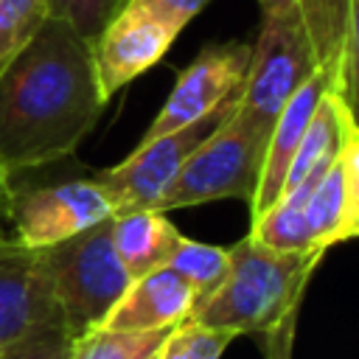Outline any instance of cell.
<instances>
[{"instance_id": "1", "label": "cell", "mask_w": 359, "mask_h": 359, "mask_svg": "<svg viewBox=\"0 0 359 359\" xmlns=\"http://www.w3.org/2000/svg\"><path fill=\"white\" fill-rule=\"evenodd\" d=\"M90 42L48 17L0 67V163L31 165L76 154L104 109Z\"/></svg>"}, {"instance_id": "2", "label": "cell", "mask_w": 359, "mask_h": 359, "mask_svg": "<svg viewBox=\"0 0 359 359\" xmlns=\"http://www.w3.org/2000/svg\"><path fill=\"white\" fill-rule=\"evenodd\" d=\"M230 266L224 280L191 309L199 323L230 337L266 334L283 317L300 311L303 292L323 252H278L252 236L227 247Z\"/></svg>"}, {"instance_id": "3", "label": "cell", "mask_w": 359, "mask_h": 359, "mask_svg": "<svg viewBox=\"0 0 359 359\" xmlns=\"http://www.w3.org/2000/svg\"><path fill=\"white\" fill-rule=\"evenodd\" d=\"M6 196L11 236L25 250L59 244L115 213L98 168L76 154L6 168Z\"/></svg>"}, {"instance_id": "4", "label": "cell", "mask_w": 359, "mask_h": 359, "mask_svg": "<svg viewBox=\"0 0 359 359\" xmlns=\"http://www.w3.org/2000/svg\"><path fill=\"white\" fill-rule=\"evenodd\" d=\"M36 252L59 320L73 339L98 328L132 283L115 255L109 219Z\"/></svg>"}, {"instance_id": "5", "label": "cell", "mask_w": 359, "mask_h": 359, "mask_svg": "<svg viewBox=\"0 0 359 359\" xmlns=\"http://www.w3.org/2000/svg\"><path fill=\"white\" fill-rule=\"evenodd\" d=\"M269 132L250 123L238 104L182 163L177 177L160 196L157 210L208 205L219 199L252 202L264 165Z\"/></svg>"}, {"instance_id": "6", "label": "cell", "mask_w": 359, "mask_h": 359, "mask_svg": "<svg viewBox=\"0 0 359 359\" xmlns=\"http://www.w3.org/2000/svg\"><path fill=\"white\" fill-rule=\"evenodd\" d=\"M317 56L306 31L289 20L261 14L255 45H250V65L238 93V112L269 132L283 104L314 73Z\"/></svg>"}, {"instance_id": "7", "label": "cell", "mask_w": 359, "mask_h": 359, "mask_svg": "<svg viewBox=\"0 0 359 359\" xmlns=\"http://www.w3.org/2000/svg\"><path fill=\"white\" fill-rule=\"evenodd\" d=\"M236 104H238V95L230 98L227 104H222L219 109L208 112L205 118L177 129V132L160 135L149 143H137L132 149V154L126 160H121L118 165L98 168V180H101V185H104V191L112 202V210L115 213L157 210L163 191L177 177V171L182 168L188 154L213 129H219V123L236 109Z\"/></svg>"}, {"instance_id": "8", "label": "cell", "mask_w": 359, "mask_h": 359, "mask_svg": "<svg viewBox=\"0 0 359 359\" xmlns=\"http://www.w3.org/2000/svg\"><path fill=\"white\" fill-rule=\"evenodd\" d=\"M247 65H250L247 42L210 45V48L199 50L177 73V81H174L165 104L160 107V112L154 115V121L149 123V129L143 132V137L137 143H149L160 135L177 132L182 126L205 118L208 112L219 109L230 98H236L241 93Z\"/></svg>"}, {"instance_id": "9", "label": "cell", "mask_w": 359, "mask_h": 359, "mask_svg": "<svg viewBox=\"0 0 359 359\" xmlns=\"http://www.w3.org/2000/svg\"><path fill=\"white\" fill-rule=\"evenodd\" d=\"M261 14L300 25L328 87L353 104L356 87V0H258Z\"/></svg>"}, {"instance_id": "10", "label": "cell", "mask_w": 359, "mask_h": 359, "mask_svg": "<svg viewBox=\"0 0 359 359\" xmlns=\"http://www.w3.org/2000/svg\"><path fill=\"white\" fill-rule=\"evenodd\" d=\"M177 36L180 28L168 25L165 20L140 8L121 6L118 14L90 42L95 79L104 101H109L112 93L123 90L149 67H154L168 53Z\"/></svg>"}, {"instance_id": "11", "label": "cell", "mask_w": 359, "mask_h": 359, "mask_svg": "<svg viewBox=\"0 0 359 359\" xmlns=\"http://www.w3.org/2000/svg\"><path fill=\"white\" fill-rule=\"evenodd\" d=\"M45 325H62V320L39 266V252L17 241L0 244V348Z\"/></svg>"}, {"instance_id": "12", "label": "cell", "mask_w": 359, "mask_h": 359, "mask_svg": "<svg viewBox=\"0 0 359 359\" xmlns=\"http://www.w3.org/2000/svg\"><path fill=\"white\" fill-rule=\"evenodd\" d=\"M356 140H359V129H356V118H353V104H348L339 93L325 90L320 95L314 115L303 132V140L289 163L278 202L303 205V199L309 196L314 182Z\"/></svg>"}, {"instance_id": "13", "label": "cell", "mask_w": 359, "mask_h": 359, "mask_svg": "<svg viewBox=\"0 0 359 359\" xmlns=\"http://www.w3.org/2000/svg\"><path fill=\"white\" fill-rule=\"evenodd\" d=\"M300 210L314 252L325 255L328 247L359 233V140L328 165Z\"/></svg>"}, {"instance_id": "14", "label": "cell", "mask_w": 359, "mask_h": 359, "mask_svg": "<svg viewBox=\"0 0 359 359\" xmlns=\"http://www.w3.org/2000/svg\"><path fill=\"white\" fill-rule=\"evenodd\" d=\"M194 303V289L171 266H157L126 286L101 325L115 331H163L185 323Z\"/></svg>"}, {"instance_id": "15", "label": "cell", "mask_w": 359, "mask_h": 359, "mask_svg": "<svg viewBox=\"0 0 359 359\" xmlns=\"http://www.w3.org/2000/svg\"><path fill=\"white\" fill-rule=\"evenodd\" d=\"M331 90L328 87V76L323 70H314L297 90L294 95L283 104L280 115L275 118L272 129H269V140H266V151H264V165H261V177H258V191L250 202L252 219L261 216L266 208H272L280 199L283 191V180L289 171V163L303 140V132L314 115V107L320 101V95Z\"/></svg>"}, {"instance_id": "16", "label": "cell", "mask_w": 359, "mask_h": 359, "mask_svg": "<svg viewBox=\"0 0 359 359\" xmlns=\"http://www.w3.org/2000/svg\"><path fill=\"white\" fill-rule=\"evenodd\" d=\"M109 236L115 255L132 280L157 266H165L182 238V233L165 219L163 210L115 213L109 219Z\"/></svg>"}, {"instance_id": "17", "label": "cell", "mask_w": 359, "mask_h": 359, "mask_svg": "<svg viewBox=\"0 0 359 359\" xmlns=\"http://www.w3.org/2000/svg\"><path fill=\"white\" fill-rule=\"evenodd\" d=\"M165 266H171L194 289V297L199 303L224 280L227 266H230V252L227 247H216V244H205V241H194L182 236Z\"/></svg>"}, {"instance_id": "18", "label": "cell", "mask_w": 359, "mask_h": 359, "mask_svg": "<svg viewBox=\"0 0 359 359\" xmlns=\"http://www.w3.org/2000/svg\"><path fill=\"white\" fill-rule=\"evenodd\" d=\"M171 328L163 331H115V328H93L73 342L70 359H140L163 345Z\"/></svg>"}, {"instance_id": "19", "label": "cell", "mask_w": 359, "mask_h": 359, "mask_svg": "<svg viewBox=\"0 0 359 359\" xmlns=\"http://www.w3.org/2000/svg\"><path fill=\"white\" fill-rule=\"evenodd\" d=\"M45 20V0H0V67L28 45Z\"/></svg>"}, {"instance_id": "20", "label": "cell", "mask_w": 359, "mask_h": 359, "mask_svg": "<svg viewBox=\"0 0 359 359\" xmlns=\"http://www.w3.org/2000/svg\"><path fill=\"white\" fill-rule=\"evenodd\" d=\"M233 339L236 337L224 331H213L185 320L168 331V337L157 351V359H222V353Z\"/></svg>"}, {"instance_id": "21", "label": "cell", "mask_w": 359, "mask_h": 359, "mask_svg": "<svg viewBox=\"0 0 359 359\" xmlns=\"http://www.w3.org/2000/svg\"><path fill=\"white\" fill-rule=\"evenodd\" d=\"M126 0H45L48 17L67 22L81 39L93 42Z\"/></svg>"}, {"instance_id": "22", "label": "cell", "mask_w": 359, "mask_h": 359, "mask_svg": "<svg viewBox=\"0 0 359 359\" xmlns=\"http://www.w3.org/2000/svg\"><path fill=\"white\" fill-rule=\"evenodd\" d=\"M73 342L76 339L65 331V325H45L0 348V359H70Z\"/></svg>"}, {"instance_id": "23", "label": "cell", "mask_w": 359, "mask_h": 359, "mask_svg": "<svg viewBox=\"0 0 359 359\" xmlns=\"http://www.w3.org/2000/svg\"><path fill=\"white\" fill-rule=\"evenodd\" d=\"M210 0H126L123 6L129 8H140L146 14H154L160 20H165L174 28H185Z\"/></svg>"}, {"instance_id": "24", "label": "cell", "mask_w": 359, "mask_h": 359, "mask_svg": "<svg viewBox=\"0 0 359 359\" xmlns=\"http://www.w3.org/2000/svg\"><path fill=\"white\" fill-rule=\"evenodd\" d=\"M294 334H297V311L283 317L275 328L264 334V359H292Z\"/></svg>"}, {"instance_id": "25", "label": "cell", "mask_w": 359, "mask_h": 359, "mask_svg": "<svg viewBox=\"0 0 359 359\" xmlns=\"http://www.w3.org/2000/svg\"><path fill=\"white\" fill-rule=\"evenodd\" d=\"M14 241L11 227H8V196H6V168L0 163V244Z\"/></svg>"}, {"instance_id": "26", "label": "cell", "mask_w": 359, "mask_h": 359, "mask_svg": "<svg viewBox=\"0 0 359 359\" xmlns=\"http://www.w3.org/2000/svg\"><path fill=\"white\" fill-rule=\"evenodd\" d=\"M160 351V348H157ZM157 351H151V353H146V356H140V359H157Z\"/></svg>"}]
</instances>
